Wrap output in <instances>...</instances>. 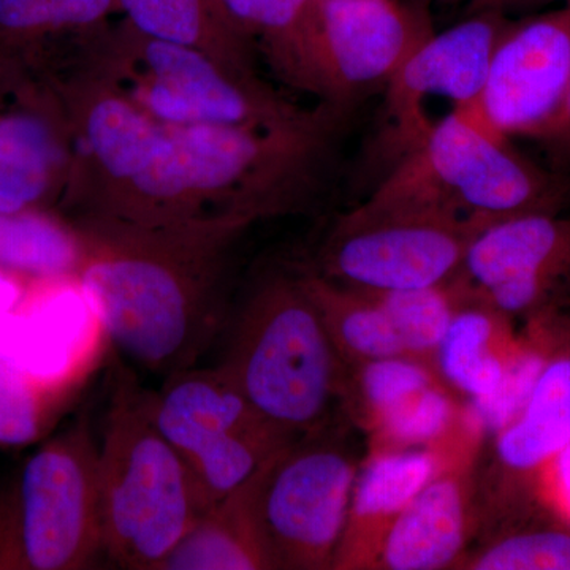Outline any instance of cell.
Here are the masks:
<instances>
[{
    "label": "cell",
    "mask_w": 570,
    "mask_h": 570,
    "mask_svg": "<svg viewBox=\"0 0 570 570\" xmlns=\"http://www.w3.org/2000/svg\"><path fill=\"white\" fill-rule=\"evenodd\" d=\"M512 21L502 10H482L475 17L434 32L409 56L385 86L384 118L393 165L415 151L431 127L428 99H445L455 108H474L479 102L491 56Z\"/></svg>",
    "instance_id": "obj_15"
},
{
    "label": "cell",
    "mask_w": 570,
    "mask_h": 570,
    "mask_svg": "<svg viewBox=\"0 0 570 570\" xmlns=\"http://www.w3.org/2000/svg\"><path fill=\"white\" fill-rule=\"evenodd\" d=\"M105 340L78 277L32 281L21 305L0 317V363L33 376L89 381Z\"/></svg>",
    "instance_id": "obj_18"
},
{
    "label": "cell",
    "mask_w": 570,
    "mask_h": 570,
    "mask_svg": "<svg viewBox=\"0 0 570 570\" xmlns=\"http://www.w3.org/2000/svg\"><path fill=\"white\" fill-rule=\"evenodd\" d=\"M299 281L321 314L346 370L374 360L406 355L373 295L333 283L318 273H303Z\"/></svg>",
    "instance_id": "obj_24"
},
{
    "label": "cell",
    "mask_w": 570,
    "mask_h": 570,
    "mask_svg": "<svg viewBox=\"0 0 570 570\" xmlns=\"http://www.w3.org/2000/svg\"><path fill=\"white\" fill-rule=\"evenodd\" d=\"M517 2H534V0H474V7L480 11L490 9L501 10L502 6H510V3Z\"/></svg>",
    "instance_id": "obj_33"
},
{
    "label": "cell",
    "mask_w": 570,
    "mask_h": 570,
    "mask_svg": "<svg viewBox=\"0 0 570 570\" xmlns=\"http://www.w3.org/2000/svg\"><path fill=\"white\" fill-rule=\"evenodd\" d=\"M367 294L384 309L404 354L434 370L438 348L460 303L461 292L455 279L433 287Z\"/></svg>",
    "instance_id": "obj_29"
},
{
    "label": "cell",
    "mask_w": 570,
    "mask_h": 570,
    "mask_svg": "<svg viewBox=\"0 0 570 570\" xmlns=\"http://www.w3.org/2000/svg\"><path fill=\"white\" fill-rule=\"evenodd\" d=\"M31 283L32 281L0 268V317L6 316V314L21 305Z\"/></svg>",
    "instance_id": "obj_32"
},
{
    "label": "cell",
    "mask_w": 570,
    "mask_h": 570,
    "mask_svg": "<svg viewBox=\"0 0 570 570\" xmlns=\"http://www.w3.org/2000/svg\"><path fill=\"white\" fill-rule=\"evenodd\" d=\"M335 108L277 126H164L145 170L82 217L146 227H234L291 212L316 181Z\"/></svg>",
    "instance_id": "obj_2"
},
{
    "label": "cell",
    "mask_w": 570,
    "mask_h": 570,
    "mask_svg": "<svg viewBox=\"0 0 570 570\" xmlns=\"http://www.w3.org/2000/svg\"><path fill=\"white\" fill-rule=\"evenodd\" d=\"M124 20L151 39L212 56L242 73L254 69V41L236 28L219 0H118Z\"/></svg>",
    "instance_id": "obj_21"
},
{
    "label": "cell",
    "mask_w": 570,
    "mask_h": 570,
    "mask_svg": "<svg viewBox=\"0 0 570 570\" xmlns=\"http://www.w3.org/2000/svg\"><path fill=\"white\" fill-rule=\"evenodd\" d=\"M75 153L55 86L31 63L0 58V213L58 209Z\"/></svg>",
    "instance_id": "obj_13"
},
{
    "label": "cell",
    "mask_w": 570,
    "mask_h": 570,
    "mask_svg": "<svg viewBox=\"0 0 570 570\" xmlns=\"http://www.w3.org/2000/svg\"><path fill=\"white\" fill-rule=\"evenodd\" d=\"M86 257L80 225L56 209L0 213V268L28 281L78 277Z\"/></svg>",
    "instance_id": "obj_23"
},
{
    "label": "cell",
    "mask_w": 570,
    "mask_h": 570,
    "mask_svg": "<svg viewBox=\"0 0 570 570\" xmlns=\"http://www.w3.org/2000/svg\"><path fill=\"white\" fill-rule=\"evenodd\" d=\"M159 570H268L247 512L245 485L206 509Z\"/></svg>",
    "instance_id": "obj_25"
},
{
    "label": "cell",
    "mask_w": 570,
    "mask_h": 570,
    "mask_svg": "<svg viewBox=\"0 0 570 570\" xmlns=\"http://www.w3.org/2000/svg\"><path fill=\"white\" fill-rule=\"evenodd\" d=\"M236 28L264 48L285 80L309 91V45L316 0H219Z\"/></svg>",
    "instance_id": "obj_26"
},
{
    "label": "cell",
    "mask_w": 570,
    "mask_h": 570,
    "mask_svg": "<svg viewBox=\"0 0 570 570\" xmlns=\"http://www.w3.org/2000/svg\"><path fill=\"white\" fill-rule=\"evenodd\" d=\"M535 501L551 519L570 527V444L540 472Z\"/></svg>",
    "instance_id": "obj_30"
},
{
    "label": "cell",
    "mask_w": 570,
    "mask_h": 570,
    "mask_svg": "<svg viewBox=\"0 0 570 570\" xmlns=\"http://www.w3.org/2000/svg\"><path fill=\"white\" fill-rule=\"evenodd\" d=\"M510 318L570 307V217L531 213L494 220L469 243L459 276Z\"/></svg>",
    "instance_id": "obj_12"
},
{
    "label": "cell",
    "mask_w": 570,
    "mask_h": 570,
    "mask_svg": "<svg viewBox=\"0 0 570 570\" xmlns=\"http://www.w3.org/2000/svg\"><path fill=\"white\" fill-rule=\"evenodd\" d=\"M535 140L549 149L554 163L570 165V88L557 118L540 132Z\"/></svg>",
    "instance_id": "obj_31"
},
{
    "label": "cell",
    "mask_w": 570,
    "mask_h": 570,
    "mask_svg": "<svg viewBox=\"0 0 570 570\" xmlns=\"http://www.w3.org/2000/svg\"><path fill=\"white\" fill-rule=\"evenodd\" d=\"M549 352L520 411L493 433L487 474V517L499 524L540 510V472L570 444V307L539 318Z\"/></svg>",
    "instance_id": "obj_14"
},
{
    "label": "cell",
    "mask_w": 570,
    "mask_h": 570,
    "mask_svg": "<svg viewBox=\"0 0 570 570\" xmlns=\"http://www.w3.org/2000/svg\"><path fill=\"white\" fill-rule=\"evenodd\" d=\"M78 59L102 75L164 126H277L299 110L257 75L242 73L183 45L135 31L126 20L86 33Z\"/></svg>",
    "instance_id": "obj_6"
},
{
    "label": "cell",
    "mask_w": 570,
    "mask_h": 570,
    "mask_svg": "<svg viewBox=\"0 0 570 570\" xmlns=\"http://www.w3.org/2000/svg\"><path fill=\"white\" fill-rule=\"evenodd\" d=\"M358 466L324 430L277 450L245 483L268 570H332Z\"/></svg>",
    "instance_id": "obj_8"
},
{
    "label": "cell",
    "mask_w": 570,
    "mask_h": 570,
    "mask_svg": "<svg viewBox=\"0 0 570 570\" xmlns=\"http://www.w3.org/2000/svg\"><path fill=\"white\" fill-rule=\"evenodd\" d=\"M485 225L438 206L366 200L341 217L317 273L374 294L449 284Z\"/></svg>",
    "instance_id": "obj_9"
},
{
    "label": "cell",
    "mask_w": 570,
    "mask_h": 570,
    "mask_svg": "<svg viewBox=\"0 0 570 570\" xmlns=\"http://www.w3.org/2000/svg\"><path fill=\"white\" fill-rule=\"evenodd\" d=\"M71 220L86 242L78 279L112 346L159 376L198 366L227 324V250L245 230Z\"/></svg>",
    "instance_id": "obj_1"
},
{
    "label": "cell",
    "mask_w": 570,
    "mask_h": 570,
    "mask_svg": "<svg viewBox=\"0 0 570 570\" xmlns=\"http://www.w3.org/2000/svg\"><path fill=\"white\" fill-rule=\"evenodd\" d=\"M455 283L460 303L438 348L434 370L445 387L479 403L501 387L523 351L524 337L513 332L512 318Z\"/></svg>",
    "instance_id": "obj_20"
},
{
    "label": "cell",
    "mask_w": 570,
    "mask_h": 570,
    "mask_svg": "<svg viewBox=\"0 0 570 570\" xmlns=\"http://www.w3.org/2000/svg\"><path fill=\"white\" fill-rule=\"evenodd\" d=\"M151 412L193 471L208 508L296 439L262 419L220 366L165 377L163 389L151 392Z\"/></svg>",
    "instance_id": "obj_10"
},
{
    "label": "cell",
    "mask_w": 570,
    "mask_h": 570,
    "mask_svg": "<svg viewBox=\"0 0 570 570\" xmlns=\"http://www.w3.org/2000/svg\"><path fill=\"white\" fill-rule=\"evenodd\" d=\"M115 13L118 0H0V58L39 61Z\"/></svg>",
    "instance_id": "obj_22"
},
{
    "label": "cell",
    "mask_w": 570,
    "mask_h": 570,
    "mask_svg": "<svg viewBox=\"0 0 570 570\" xmlns=\"http://www.w3.org/2000/svg\"><path fill=\"white\" fill-rule=\"evenodd\" d=\"M570 88V0L502 33L472 110L502 137L538 138Z\"/></svg>",
    "instance_id": "obj_16"
},
{
    "label": "cell",
    "mask_w": 570,
    "mask_h": 570,
    "mask_svg": "<svg viewBox=\"0 0 570 570\" xmlns=\"http://www.w3.org/2000/svg\"><path fill=\"white\" fill-rule=\"evenodd\" d=\"M438 448L371 450L356 471L346 524L332 570H376L390 531L420 489L436 474Z\"/></svg>",
    "instance_id": "obj_19"
},
{
    "label": "cell",
    "mask_w": 570,
    "mask_h": 570,
    "mask_svg": "<svg viewBox=\"0 0 570 570\" xmlns=\"http://www.w3.org/2000/svg\"><path fill=\"white\" fill-rule=\"evenodd\" d=\"M112 387L99 438L104 557L121 569L159 570L208 504L154 422L151 392L126 371Z\"/></svg>",
    "instance_id": "obj_3"
},
{
    "label": "cell",
    "mask_w": 570,
    "mask_h": 570,
    "mask_svg": "<svg viewBox=\"0 0 570 570\" xmlns=\"http://www.w3.org/2000/svg\"><path fill=\"white\" fill-rule=\"evenodd\" d=\"M104 557L99 438L88 412L0 483V570H81Z\"/></svg>",
    "instance_id": "obj_5"
},
{
    "label": "cell",
    "mask_w": 570,
    "mask_h": 570,
    "mask_svg": "<svg viewBox=\"0 0 570 570\" xmlns=\"http://www.w3.org/2000/svg\"><path fill=\"white\" fill-rule=\"evenodd\" d=\"M482 428L466 420L444 449V460L403 510L385 540L376 570L459 569L478 528V466Z\"/></svg>",
    "instance_id": "obj_17"
},
{
    "label": "cell",
    "mask_w": 570,
    "mask_h": 570,
    "mask_svg": "<svg viewBox=\"0 0 570 570\" xmlns=\"http://www.w3.org/2000/svg\"><path fill=\"white\" fill-rule=\"evenodd\" d=\"M430 13L401 0H316L309 45V92L340 110L384 88L433 36Z\"/></svg>",
    "instance_id": "obj_11"
},
{
    "label": "cell",
    "mask_w": 570,
    "mask_h": 570,
    "mask_svg": "<svg viewBox=\"0 0 570 570\" xmlns=\"http://www.w3.org/2000/svg\"><path fill=\"white\" fill-rule=\"evenodd\" d=\"M464 570H570V527L538 512L501 528L475 553Z\"/></svg>",
    "instance_id": "obj_28"
},
{
    "label": "cell",
    "mask_w": 570,
    "mask_h": 570,
    "mask_svg": "<svg viewBox=\"0 0 570 570\" xmlns=\"http://www.w3.org/2000/svg\"><path fill=\"white\" fill-rule=\"evenodd\" d=\"M217 366L262 419L294 438L325 430L346 387V365L299 276H269L254 288Z\"/></svg>",
    "instance_id": "obj_4"
},
{
    "label": "cell",
    "mask_w": 570,
    "mask_h": 570,
    "mask_svg": "<svg viewBox=\"0 0 570 570\" xmlns=\"http://www.w3.org/2000/svg\"><path fill=\"white\" fill-rule=\"evenodd\" d=\"M88 381L45 379L0 363V448L50 436Z\"/></svg>",
    "instance_id": "obj_27"
},
{
    "label": "cell",
    "mask_w": 570,
    "mask_h": 570,
    "mask_svg": "<svg viewBox=\"0 0 570 570\" xmlns=\"http://www.w3.org/2000/svg\"><path fill=\"white\" fill-rule=\"evenodd\" d=\"M385 189L491 224L531 213H561L570 178L524 159L472 108H455L415 151L393 165Z\"/></svg>",
    "instance_id": "obj_7"
}]
</instances>
